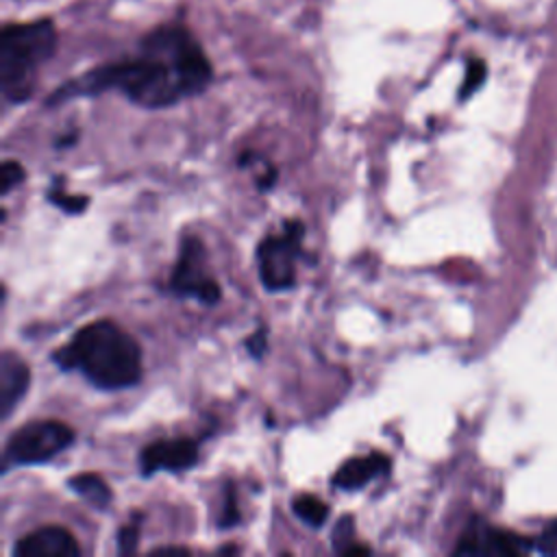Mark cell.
I'll return each mask as SVG.
<instances>
[{
  "instance_id": "5",
  "label": "cell",
  "mask_w": 557,
  "mask_h": 557,
  "mask_svg": "<svg viewBox=\"0 0 557 557\" xmlns=\"http://www.w3.org/2000/svg\"><path fill=\"white\" fill-rule=\"evenodd\" d=\"M74 442V431L59 420H35L13 431L4 457L13 463H41Z\"/></svg>"
},
{
  "instance_id": "2",
  "label": "cell",
  "mask_w": 557,
  "mask_h": 557,
  "mask_svg": "<svg viewBox=\"0 0 557 557\" xmlns=\"http://www.w3.org/2000/svg\"><path fill=\"white\" fill-rule=\"evenodd\" d=\"M52 359L61 370H81L89 383L102 389L131 387L141 376L137 342L109 320L78 329L72 342L61 346Z\"/></svg>"
},
{
  "instance_id": "9",
  "label": "cell",
  "mask_w": 557,
  "mask_h": 557,
  "mask_svg": "<svg viewBox=\"0 0 557 557\" xmlns=\"http://www.w3.org/2000/svg\"><path fill=\"white\" fill-rule=\"evenodd\" d=\"M81 553L72 533L63 527H41L24 535L15 548V557H76Z\"/></svg>"
},
{
  "instance_id": "17",
  "label": "cell",
  "mask_w": 557,
  "mask_h": 557,
  "mask_svg": "<svg viewBox=\"0 0 557 557\" xmlns=\"http://www.w3.org/2000/svg\"><path fill=\"white\" fill-rule=\"evenodd\" d=\"M0 176H2L0 191H2V194H9L11 187H15L17 183L24 181V168H22L17 161H4V163H2V170H0Z\"/></svg>"
},
{
  "instance_id": "7",
  "label": "cell",
  "mask_w": 557,
  "mask_h": 557,
  "mask_svg": "<svg viewBox=\"0 0 557 557\" xmlns=\"http://www.w3.org/2000/svg\"><path fill=\"white\" fill-rule=\"evenodd\" d=\"M198 461V446L187 437L159 440L141 450V472L148 476L159 470L181 472Z\"/></svg>"
},
{
  "instance_id": "4",
  "label": "cell",
  "mask_w": 557,
  "mask_h": 557,
  "mask_svg": "<svg viewBox=\"0 0 557 557\" xmlns=\"http://www.w3.org/2000/svg\"><path fill=\"white\" fill-rule=\"evenodd\" d=\"M305 226L298 220L285 222L281 235H270L259 244L257 259H259V276L261 283L272 289L281 292L294 285L296 278V257L300 252Z\"/></svg>"
},
{
  "instance_id": "3",
  "label": "cell",
  "mask_w": 557,
  "mask_h": 557,
  "mask_svg": "<svg viewBox=\"0 0 557 557\" xmlns=\"http://www.w3.org/2000/svg\"><path fill=\"white\" fill-rule=\"evenodd\" d=\"M59 33L52 20L7 22L0 30V89L9 102L30 98L37 72L52 59Z\"/></svg>"
},
{
  "instance_id": "15",
  "label": "cell",
  "mask_w": 557,
  "mask_h": 557,
  "mask_svg": "<svg viewBox=\"0 0 557 557\" xmlns=\"http://www.w3.org/2000/svg\"><path fill=\"white\" fill-rule=\"evenodd\" d=\"M355 524L350 516H342L333 529V546L337 553H348L355 544Z\"/></svg>"
},
{
  "instance_id": "6",
  "label": "cell",
  "mask_w": 557,
  "mask_h": 557,
  "mask_svg": "<svg viewBox=\"0 0 557 557\" xmlns=\"http://www.w3.org/2000/svg\"><path fill=\"white\" fill-rule=\"evenodd\" d=\"M170 287L181 296H194L205 305L220 300L218 283L207 274L205 248L198 237H187L181 246L178 261L170 276Z\"/></svg>"
},
{
  "instance_id": "20",
  "label": "cell",
  "mask_w": 557,
  "mask_h": 557,
  "mask_svg": "<svg viewBox=\"0 0 557 557\" xmlns=\"http://www.w3.org/2000/svg\"><path fill=\"white\" fill-rule=\"evenodd\" d=\"M546 537H548V542H557V524L550 527V531L546 533Z\"/></svg>"
},
{
  "instance_id": "10",
  "label": "cell",
  "mask_w": 557,
  "mask_h": 557,
  "mask_svg": "<svg viewBox=\"0 0 557 557\" xmlns=\"http://www.w3.org/2000/svg\"><path fill=\"white\" fill-rule=\"evenodd\" d=\"M30 372L28 366L11 350L0 357V416L9 418L13 407L28 389Z\"/></svg>"
},
{
  "instance_id": "18",
  "label": "cell",
  "mask_w": 557,
  "mask_h": 557,
  "mask_svg": "<svg viewBox=\"0 0 557 557\" xmlns=\"http://www.w3.org/2000/svg\"><path fill=\"white\" fill-rule=\"evenodd\" d=\"M137 537H139V533H137L135 524L120 529V533H117V550L120 553H133L135 546H137Z\"/></svg>"
},
{
  "instance_id": "12",
  "label": "cell",
  "mask_w": 557,
  "mask_h": 557,
  "mask_svg": "<svg viewBox=\"0 0 557 557\" xmlns=\"http://www.w3.org/2000/svg\"><path fill=\"white\" fill-rule=\"evenodd\" d=\"M67 485L81 494L85 500H89L94 507H107L109 500H111V490L107 487V483L94 474V472H83V474H76L67 481Z\"/></svg>"
},
{
  "instance_id": "13",
  "label": "cell",
  "mask_w": 557,
  "mask_h": 557,
  "mask_svg": "<svg viewBox=\"0 0 557 557\" xmlns=\"http://www.w3.org/2000/svg\"><path fill=\"white\" fill-rule=\"evenodd\" d=\"M294 513L309 527H322L329 518V507L315 496H298L294 500Z\"/></svg>"
},
{
  "instance_id": "19",
  "label": "cell",
  "mask_w": 557,
  "mask_h": 557,
  "mask_svg": "<svg viewBox=\"0 0 557 557\" xmlns=\"http://www.w3.org/2000/svg\"><path fill=\"white\" fill-rule=\"evenodd\" d=\"M265 337H268V333H265V329H257L248 339H246V348L250 350V355L252 357H261L263 352H265Z\"/></svg>"
},
{
  "instance_id": "11",
  "label": "cell",
  "mask_w": 557,
  "mask_h": 557,
  "mask_svg": "<svg viewBox=\"0 0 557 557\" xmlns=\"http://www.w3.org/2000/svg\"><path fill=\"white\" fill-rule=\"evenodd\" d=\"M389 468V459L381 453H372L366 457H352L344 461L333 474V485L339 490H359L379 474H385Z\"/></svg>"
},
{
  "instance_id": "14",
  "label": "cell",
  "mask_w": 557,
  "mask_h": 557,
  "mask_svg": "<svg viewBox=\"0 0 557 557\" xmlns=\"http://www.w3.org/2000/svg\"><path fill=\"white\" fill-rule=\"evenodd\" d=\"M485 74H487V67L481 59H472L468 61L466 65V76H463V83H461V89H459V98L466 100L470 98L485 81Z\"/></svg>"
},
{
  "instance_id": "1",
  "label": "cell",
  "mask_w": 557,
  "mask_h": 557,
  "mask_svg": "<svg viewBox=\"0 0 557 557\" xmlns=\"http://www.w3.org/2000/svg\"><path fill=\"white\" fill-rule=\"evenodd\" d=\"M211 78L213 65L196 35L172 20L150 28L139 39L137 54L96 65L65 81L48 102L117 89L139 107L163 109L205 91Z\"/></svg>"
},
{
  "instance_id": "16",
  "label": "cell",
  "mask_w": 557,
  "mask_h": 557,
  "mask_svg": "<svg viewBox=\"0 0 557 557\" xmlns=\"http://www.w3.org/2000/svg\"><path fill=\"white\" fill-rule=\"evenodd\" d=\"M50 200L67 213H81L89 202L87 196H70V194H61L59 189H50Z\"/></svg>"
},
{
  "instance_id": "8",
  "label": "cell",
  "mask_w": 557,
  "mask_h": 557,
  "mask_svg": "<svg viewBox=\"0 0 557 557\" xmlns=\"http://www.w3.org/2000/svg\"><path fill=\"white\" fill-rule=\"evenodd\" d=\"M529 546L522 537L474 522L461 535L455 553L457 555H520Z\"/></svg>"
}]
</instances>
